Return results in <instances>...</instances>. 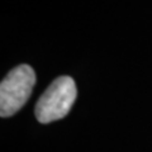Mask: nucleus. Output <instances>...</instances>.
Instances as JSON below:
<instances>
[{
	"instance_id": "f03ea898",
	"label": "nucleus",
	"mask_w": 152,
	"mask_h": 152,
	"mask_svg": "<svg viewBox=\"0 0 152 152\" xmlns=\"http://www.w3.org/2000/svg\"><path fill=\"white\" fill-rule=\"evenodd\" d=\"M36 84V72L29 65H19L0 84V115L10 117L29 99Z\"/></svg>"
},
{
	"instance_id": "f257e3e1",
	"label": "nucleus",
	"mask_w": 152,
	"mask_h": 152,
	"mask_svg": "<svg viewBox=\"0 0 152 152\" xmlns=\"http://www.w3.org/2000/svg\"><path fill=\"white\" fill-rule=\"evenodd\" d=\"M77 96V89L72 77L60 76L51 83L38 99L34 108L39 123H51L66 117Z\"/></svg>"
}]
</instances>
